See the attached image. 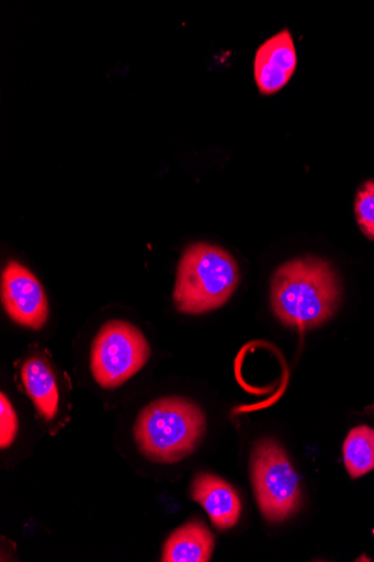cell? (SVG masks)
I'll return each mask as SVG.
<instances>
[{
  "label": "cell",
  "instance_id": "cell-2",
  "mask_svg": "<svg viewBox=\"0 0 374 562\" xmlns=\"http://www.w3.org/2000/svg\"><path fill=\"white\" fill-rule=\"evenodd\" d=\"M205 428V416L195 403L183 397H163L143 408L134 435L149 461L174 464L196 449Z\"/></svg>",
  "mask_w": 374,
  "mask_h": 562
},
{
  "label": "cell",
  "instance_id": "cell-12",
  "mask_svg": "<svg viewBox=\"0 0 374 562\" xmlns=\"http://www.w3.org/2000/svg\"><path fill=\"white\" fill-rule=\"evenodd\" d=\"M355 215L363 234L374 239V181L360 189L355 200Z\"/></svg>",
  "mask_w": 374,
  "mask_h": 562
},
{
  "label": "cell",
  "instance_id": "cell-5",
  "mask_svg": "<svg viewBox=\"0 0 374 562\" xmlns=\"http://www.w3.org/2000/svg\"><path fill=\"white\" fill-rule=\"evenodd\" d=\"M150 347L145 335L133 324L111 321L92 342L91 372L103 389L122 386L147 364Z\"/></svg>",
  "mask_w": 374,
  "mask_h": 562
},
{
  "label": "cell",
  "instance_id": "cell-8",
  "mask_svg": "<svg viewBox=\"0 0 374 562\" xmlns=\"http://www.w3.org/2000/svg\"><path fill=\"white\" fill-rule=\"evenodd\" d=\"M192 498L206 510L211 522L218 530L234 528L241 515V502L226 481L212 474H197L191 486Z\"/></svg>",
  "mask_w": 374,
  "mask_h": 562
},
{
  "label": "cell",
  "instance_id": "cell-13",
  "mask_svg": "<svg viewBox=\"0 0 374 562\" xmlns=\"http://www.w3.org/2000/svg\"><path fill=\"white\" fill-rule=\"evenodd\" d=\"M0 419H2V428H0V446L3 449L9 448L14 442L18 430L19 422L13 405L4 393L0 398Z\"/></svg>",
  "mask_w": 374,
  "mask_h": 562
},
{
  "label": "cell",
  "instance_id": "cell-7",
  "mask_svg": "<svg viewBox=\"0 0 374 562\" xmlns=\"http://www.w3.org/2000/svg\"><path fill=\"white\" fill-rule=\"evenodd\" d=\"M297 55L293 36L283 30L267 40L257 50L254 59V79L262 94L280 91L294 75Z\"/></svg>",
  "mask_w": 374,
  "mask_h": 562
},
{
  "label": "cell",
  "instance_id": "cell-1",
  "mask_svg": "<svg viewBox=\"0 0 374 562\" xmlns=\"http://www.w3.org/2000/svg\"><path fill=\"white\" fill-rule=\"evenodd\" d=\"M271 291L276 317L298 330L327 323L336 314L341 299L337 272L330 263L315 258L282 266L273 277Z\"/></svg>",
  "mask_w": 374,
  "mask_h": 562
},
{
  "label": "cell",
  "instance_id": "cell-6",
  "mask_svg": "<svg viewBox=\"0 0 374 562\" xmlns=\"http://www.w3.org/2000/svg\"><path fill=\"white\" fill-rule=\"evenodd\" d=\"M2 302L7 314L19 325L38 330L48 317V302L36 277L12 261L2 274Z\"/></svg>",
  "mask_w": 374,
  "mask_h": 562
},
{
  "label": "cell",
  "instance_id": "cell-11",
  "mask_svg": "<svg viewBox=\"0 0 374 562\" xmlns=\"http://www.w3.org/2000/svg\"><path fill=\"white\" fill-rule=\"evenodd\" d=\"M344 464L352 479L362 477L374 470V429L369 426L353 428L343 445Z\"/></svg>",
  "mask_w": 374,
  "mask_h": 562
},
{
  "label": "cell",
  "instance_id": "cell-3",
  "mask_svg": "<svg viewBox=\"0 0 374 562\" xmlns=\"http://www.w3.org/2000/svg\"><path fill=\"white\" fill-rule=\"evenodd\" d=\"M239 282V267L227 250L206 243L192 244L178 267L174 303L186 315L217 311L229 301Z\"/></svg>",
  "mask_w": 374,
  "mask_h": 562
},
{
  "label": "cell",
  "instance_id": "cell-10",
  "mask_svg": "<svg viewBox=\"0 0 374 562\" xmlns=\"http://www.w3.org/2000/svg\"><path fill=\"white\" fill-rule=\"evenodd\" d=\"M215 537L201 521H191L179 528L167 541L163 550L165 562H207Z\"/></svg>",
  "mask_w": 374,
  "mask_h": 562
},
{
  "label": "cell",
  "instance_id": "cell-9",
  "mask_svg": "<svg viewBox=\"0 0 374 562\" xmlns=\"http://www.w3.org/2000/svg\"><path fill=\"white\" fill-rule=\"evenodd\" d=\"M21 378L27 395L43 419H55L59 412L60 394L55 373L44 357H29L22 366Z\"/></svg>",
  "mask_w": 374,
  "mask_h": 562
},
{
  "label": "cell",
  "instance_id": "cell-4",
  "mask_svg": "<svg viewBox=\"0 0 374 562\" xmlns=\"http://www.w3.org/2000/svg\"><path fill=\"white\" fill-rule=\"evenodd\" d=\"M251 477L267 520L280 524L297 513L302 503L299 476L275 440L263 439L256 445L251 454Z\"/></svg>",
  "mask_w": 374,
  "mask_h": 562
}]
</instances>
